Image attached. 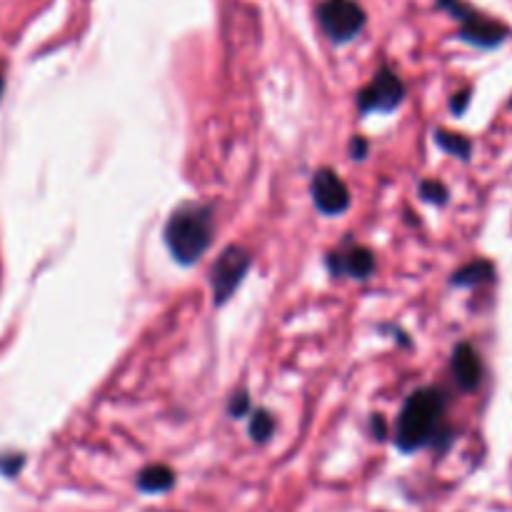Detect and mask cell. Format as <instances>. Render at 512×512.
<instances>
[{
  "label": "cell",
  "mask_w": 512,
  "mask_h": 512,
  "mask_svg": "<svg viewBox=\"0 0 512 512\" xmlns=\"http://www.w3.org/2000/svg\"><path fill=\"white\" fill-rule=\"evenodd\" d=\"M498 273H495V265L490 260L478 258L473 263L463 265L460 270H455L453 278H450V285L453 288H478V285L495 283Z\"/></svg>",
  "instance_id": "obj_10"
},
{
  "label": "cell",
  "mask_w": 512,
  "mask_h": 512,
  "mask_svg": "<svg viewBox=\"0 0 512 512\" xmlns=\"http://www.w3.org/2000/svg\"><path fill=\"white\" fill-rule=\"evenodd\" d=\"M470 95H473V90H470V88H465V90H460V93H455L453 95V103H450V110H453L455 115H463L465 110H468V105H470Z\"/></svg>",
  "instance_id": "obj_16"
},
{
  "label": "cell",
  "mask_w": 512,
  "mask_h": 512,
  "mask_svg": "<svg viewBox=\"0 0 512 512\" xmlns=\"http://www.w3.org/2000/svg\"><path fill=\"white\" fill-rule=\"evenodd\" d=\"M420 198H423L425 203L445 205L450 198V190L445 188L440 180H423V183H420Z\"/></svg>",
  "instance_id": "obj_14"
},
{
  "label": "cell",
  "mask_w": 512,
  "mask_h": 512,
  "mask_svg": "<svg viewBox=\"0 0 512 512\" xmlns=\"http://www.w3.org/2000/svg\"><path fill=\"white\" fill-rule=\"evenodd\" d=\"M175 485V473L168 465H148L145 470H140L138 475V490L145 495H160L173 490Z\"/></svg>",
  "instance_id": "obj_11"
},
{
  "label": "cell",
  "mask_w": 512,
  "mask_h": 512,
  "mask_svg": "<svg viewBox=\"0 0 512 512\" xmlns=\"http://www.w3.org/2000/svg\"><path fill=\"white\" fill-rule=\"evenodd\" d=\"M448 398L440 388H420L405 400L395 425V443L405 453L450 443V428L445 425Z\"/></svg>",
  "instance_id": "obj_1"
},
{
  "label": "cell",
  "mask_w": 512,
  "mask_h": 512,
  "mask_svg": "<svg viewBox=\"0 0 512 512\" xmlns=\"http://www.w3.org/2000/svg\"><path fill=\"white\" fill-rule=\"evenodd\" d=\"M313 200L320 213L340 215L350 208V190L335 170H318L313 175Z\"/></svg>",
  "instance_id": "obj_7"
},
{
  "label": "cell",
  "mask_w": 512,
  "mask_h": 512,
  "mask_svg": "<svg viewBox=\"0 0 512 512\" xmlns=\"http://www.w3.org/2000/svg\"><path fill=\"white\" fill-rule=\"evenodd\" d=\"M213 243V210L208 205H183L165 225V245L175 263L193 265Z\"/></svg>",
  "instance_id": "obj_2"
},
{
  "label": "cell",
  "mask_w": 512,
  "mask_h": 512,
  "mask_svg": "<svg viewBox=\"0 0 512 512\" xmlns=\"http://www.w3.org/2000/svg\"><path fill=\"white\" fill-rule=\"evenodd\" d=\"M3 88H5V83H3V75H0V95H3Z\"/></svg>",
  "instance_id": "obj_19"
},
{
  "label": "cell",
  "mask_w": 512,
  "mask_h": 512,
  "mask_svg": "<svg viewBox=\"0 0 512 512\" xmlns=\"http://www.w3.org/2000/svg\"><path fill=\"white\" fill-rule=\"evenodd\" d=\"M403 98V80H400L393 70L383 68L363 90H360L358 105L365 113H370V110H375V113H393V110L403 103Z\"/></svg>",
  "instance_id": "obj_6"
},
{
  "label": "cell",
  "mask_w": 512,
  "mask_h": 512,
  "mask_svg": "<svg viewBox=\"0 0 512 512\" xmlns=\"http://www.w3.org/2000/svg\"><path fill=\"white\" fill-rule=\"evenodd\" d=\"M228 410H230V415H233V418H243V415L248 413V395H245V393L233 395Z\"/></svg>",
  "instance_id": "obj_17"
},
{
  "label": "cell",
  "mask_w": 512,
  "mask_h": 512,
  "mask_svg": "<svg viewBox=\"0 0 512 512\" xmlns=\"http://www.w3.org/2000/svg\"><path fill=\"white\" fill-rule=\"evenodd\" d=\"M23 465H25L23 455H3V458H0V473H3L5 478H15Z\"/></svg>",
  "instance_id": "obj_15"
},
{
  "label": "cell",
  "mask_w": 512,
  "mask_h": 512,
  "mask_svg": "<svg viewBox=\"0 0 512 512\" xmlns=\"http://www.w3.org/2000/svg\"><path fill=\"white\" fill-rule=\"evenodd\" d=\"M318 20L330 40L350 43L365 28V10L358 0H323L318 8Z\"/></svg>",
  "instance_id": "obj_4"
},
{
  "label": "cell",
  "mask_w": 512,
  "mask_h": 512,
  "mask_svg": "<svg viewBox=\"0 0 512 512\" xmlns=\"http://www.w3.org/2000/svg\"><path fill=\"white\" fill-rule=\"evenodd\" d=\"M510 108H512V98H510Z\"/></svg>",
  "instance_id": "obj_20"
},
{
  "label": "cell",
  "mask_w": 512,
  "mask_h": 512,
  "mask_svg": "<svg viewBox=\"0 0 512 512\" xmlns=\"http://www.w3.org/2000/svg\"><path fill=\"white\" fill-rule=\"evenodd\" d=\"M275 430V423H273V415L268 413V410H258V413L253 415V420H250V435H253V440H258V443H265V440L273 435Z\"/></svg>",
  "instance_id": "obj_13"
},
{
  "label": "cell",
  "mask_w": 512,
  "mask_h": 512,
  "mask_svg": "<svg viewBox=\"0 0 512 512\" xmlns=\"http://www.w3.org/2000/svg\"><path fill=\"white\" fill-rule=\"evenodd\" d=\"M350 153H353L355 160H363L365 155H368V140L355 138L353 145H350Z\"/></svg>",
  "instance_id": "obj_18"
},
{
  "label": "cell",
  "mask_w": 512,
  "mask_h": 512,
  "mask_svg": "<svg viewBox=\"0 0 512 512\" xmlns=\"http://www.w3.org/2000/svg\"><path fill=\"white\" fill-rule=\"evenodd\" d=\"M330 268L333 275H345L365 280L375 270V255L368 248H353L348 255H330Z\"/></svg>",
  "instance_id": "obj_9"
},
{
  "label": "cell",
  "mask_w": 512,
  "mask_h": 512,
  "mask_svg": "<svg viewBox=\"0 0 512 512\" xmlns=\"http://www.w3.org/2000/svg\"><path fill=\"white\" fill-rule=\"evenodd\" d=\"M453 378L463 393H475L483 383V360L470 343H458L453 350Z\"/></svg>",
  "instance_id": "obj_8"
},
{
  "label": "cell",
  "mask_w": 512,
  "mask_h": 512,
  "mask_svg": "<svg viewBox=\"0 0 512 512\" xmlns=\"http://www.w3.org/2000/svg\"><path fill=\"white\" fill-rule=\"evenodd\" d=\"M435 143H438L445 153L455 155V158L460 160H470V155H473V143H470V138H465V135L460 133H453V130H445V128L435 130Z\"/></svg>",
  "instance_id": "obj_12"
},
{
  "label": "cell",
  "mask_w": 512,
  "mask_h": 512,
  "mask_svg": "<svg viewBox=\"0 0 512 512\" xmlns=\"http://www.w3.org/2000/svg\"><path fill=\"white\" fill-rule=\"evenodd\" d=\"M438 8L458 20V38L478 50H495L512 38V28L493 15L480 13L468 0H438Z\"/></svg>",
  "instance_id": "obj_3"
},
{
  "label": "cell",
  "mask_w": 512,
  "mask_h": 512,
  "mask_svg": "<svg viewBox=\"0 0 512 512\" xmlns=\"http://www.w3.org/2000/svg\"><path fill=\"white\" fill-rule=\"evenodd\" d=\"M250 270V255L248 250L238 248V245H230L220 253V258L215 260L213 275H210V283H213V300L215 305H225L233 298L235 290L243 283L245 273Z\"/></svg>",
  "instance_id": "obj_5"
}]
</instances>
